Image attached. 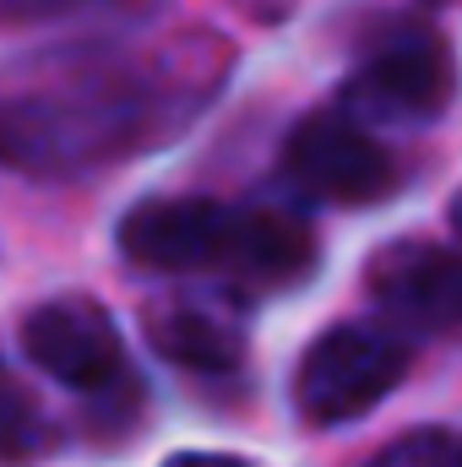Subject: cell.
<instances>
[{
  "label": "cell",
  "mask_w": 462,
  "mask_h": 467,
  "mask_svg": "<svg viewBox=\"0 0 462 467\" xmlns=\"http://www.w3.org/2000/svg\"><path fill=\"white\" fill-rule=\"evenodd\" d=\"M234 239V207H218L207 196H169L142 202L120 223V250L147 272H202L224 266Z\"/></svg>",
  "instance_id": "6"
},
{
  "label": "cell",
  "mask_w": 462,
  "mask_h": 467,
  "mask_svg": "<svg viewBox=\"0 0 462 467\" xmlns=\"http://www.w3.org/2000/svg\"><path fill=\"white\" fill-rule=\"evenodd\" d=\"M408 375V353L381 327H338L299 358L294 402L305 424H348L370 413Z\"/></svg>",
  "instance_id": "3"
},
{
  "label": "cell",
  "mask_w": 462,
  "mask_h": 467,
  "mask_svg": "<svg viewBox=\"0 0 462 467\" xmlns=\"http://www.w3.org/2000/svg\"><path fill=\"white\" fill-rule=\"evenodd\" d=\"M370 467H462V435H452V430H414V435L392 441L386 451H375Z\"/></svg>",
  "instance_id": "11"
},
{
  "label": "cell",
  "mask_w": 462,
  "mask_h": 467,
  "mask_svg": "<svg viewBox=\"0 0 462 467\" xmlns=\"http://www.w3.org/2000/svg\"><path fill=\"white\" fill-rule=\"evenodd\" d=\"M224 272H234V283L250 288V294L294 288V283H305L316 272V234L294 213L245 207V213H234V239H229Z\"/></svg>",
  "instance_id": "8"
},
{
  "label": "cell",
  "mask_w": 462,
  "mask_h": 467,
  "mask_svg": "<svg viewBox=\"0 0 462 467\" xmlns=\"http://www.w3.org/2000/svg\"><path fill=\"white\" fill-rule=\"evenodd\" d=\"M152 119V93L110 60H55L0 88V163L27 174H82L131 147Z\"/></svg>",
  "instance_id": "1"
},
{
  "label": "cell",
  "mask_w": 462,
  "mask_h": 467,
  "mask_svg": "<svg viewBox=\"0 0 462 467\" xmlns=\"http://www.w3.org/2000/svg\"><path fill=\"white\" fill-rule=\"evenodd\" d=\"M364 283L375 305L414 332L462 327V250L430 244V239H397L364 266Z\"/></svg>",
  "instance_id": "5"
},
{
  "label": "cell",
  "mask_w": 462,
  "mask_h": 467,
  "mask_svg": "<svg viewBox=\"0 0 462 467\" xmlns=\"http://www.w3.org/2000/svg\"><path fill=\"white\" fill-rule=\"evenodd\" d=\"M452 229H457V244H462V196L452 202Z\"/></svg>",
  "instance_id": "13"
},
{
  "label": "cell",
  "mask_w": 462,
  "mask_h": 467,
  "mask_svg": "<svg viewBox=\"0 0 462 467\" xmlns=\"http://www.w3.org/2000/svg\"><path fill=\"white\" fill-rule=\"evenodd\" d=\"M147 343L185 369H234L245 353V332L213 305H163L147 316Z\"/></svg>",
  "instance_id": "9"
},
{
  "label": "cell",
  "mask_w": 462,
  "mask_h": 467,
  "mask_svg": "<svg viewBox=\"0 0 462 467\" xmlns=\"http://www.w3.org/2000/svg\"><path fill=\"white\" fill-rule=\"evenodd\" d=\"M289 180L316 196V202H338V207H370L392 191L397 169L392 152L348 115H305L294 125L289 147H283Z\"/></svg>",
  "instance_id": "4"
},
{
  "label": "cell",
  "mask_w": 462,
  "mask_h": 467,
  "mask_svg": "<svg viewBox=\"0 0 462 467\" xmlns=\"http://www.w3.org/2000/svg\"><path fill=\"white\" fill-rule=\"evenodd\" d=\"M77 5H93V0H0V22H49Z\"/></svg>",
  "instance_id": "12"
},
{
  "label": "cell",
  "mask_w": 462,
  "mask_h": 467,
  "mask_svg": "<svg viewBox=\"0 0 462 467\" xmlns=\"http://www.w3.org/2000/svg\"><path fill=\"white\" fill-rule=\"evenodd\" d=\"M457 93V66L441 33L430 27H403L381 38L364 66L348 77L343 115L348 119H381V125H419L436 119Z\"/></svg>",
  "instance_id": "2"
},
{
  "label": "cell",
  "mask_w": 462,
  "mask_h": 467,
  "mask_svg": "<svg viewBox=\"0 0 462 467\" xmlns=\"http://www.w3.org/2000/svg\"><path fill=\"white\" fill-rule=\"evenodd\" d=\"M49 446V424L38 413V402L0 369V467H22L44 457Z\"/></svg>",
  "instance_id": "10"
},
{
  "label": "cell",
  "mask_w": 462,
  "mask_h": 467,
  "mask_svg": "<svg viewBox=\"0 0 462 467\" xmlns=\"http://www.w3.org/2000/svg\"><path fill=\"white\" fill-rule=\"evenodd\" d=\"M22 348L44 375L66 380L77 391H104L110 380H120V364H125L115 321L93 299H49V305L27 310Z\"/></svg>",
  "instance_id": "7"
}]
</instances>
